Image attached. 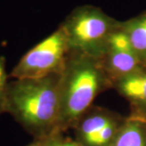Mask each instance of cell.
I'll return each instance as SVG.
<instances>
[{
  "label": "cell",
  "instance_id": "1",
  "mask_svg": "<svg viewBox=\"0 0 146 146\" xmlns=\"http://www.w3.org/2000/svg\"><path fill=\"white\" fill-rule=\"evenodd\" d=\"M60 75L13 79L8 83L6 113H9L34 140L58 133Z\"/></svg>",
  "mask_w": 146,
  "mask_h": 146
},
{
  "label": "cell",
  "instance_id": "2",
  "mask_svg": "<svg viewBox=\"0 0 146 146\" xmlns=\"http://www.w3.org/2000/svg\"><path fill=\"white\" fill-rule=\"evenodd\" d=\"M110 89L113 84L100 59L71 51L60 75L58 133L72 129L95 98Z\"/></svg>",
  "mask_w": 146,
  "mask_h": 146
},
{
  "label": "cell",
  "instance_id": "3",
  "mask_svg": "<svg viewBox=\"0 0 146 146\" xmlns=\"http://www.w3.org/2000/svg\"><path fill=\"white\" fill-rule=\"evenodd\" d=\"M119 23L98 7L83 5L73 9L59 27L67 36L72 52L100 59Z\"/></svg>",
  "mask_w": 146,
  "mask_h": 146
},
{
  "label": "cell",
  "instance_id": "4",
  "mask_svg": "<svg viewBox=\"0 0 146 146\" xmlns=\"http://www.w3.org/2000/svg\"><path fill=\"white\" fill-rule=\"evenodd\" d=\"M71 53L63 29H58L27 51L10 73L12 79L41 78L62 72Z\"/></svg>",
  "mask_w": 146,
  "mask_h": 146
},
{
  "label": "cell",
  "instance_id": "5",
  "mask_svg": "<svg viewBox=\"0 0 146 146\" xmlns=\"http://www.w3.org/2000/svg\"><path fill=\"white\" fill-rule=\"evenodd\" d=\"M126 119L127 116L93 105L72 127L74 139L82 146H110Z\"/></svg>",
  "mask_w": 146,
  "mask_h": 146
},
{
  "label": "cell",
  "instance_id": "6",
  "mask_svg": "<svg viewBox=\"0 0 146 146\" xmlns=\"http://www.w3.org/2000/svg\"><path fill=\"white\" fill-rule=\"evenodd\" d=\"M105 72L114 84L119 79L132 72L143 63L133 50L119 21L111 33L103 56L100 58Z\"/></svg>",
  "mask_w": 146,
  "mask_h": 146
},
{
  "label": "cell",
  "instance_id": "7",
  "mask_svg": "<svg viewBox=\"0 0 146 146\" xmlns=\"http://www.w3.org/2000/svg\"><path fill=\"white\" fill-rule=\"evenodd\" d=\"M113 89L129 103V117L146 122V63L119 79Z\"/></svg>",
  "mask_w": 146,
  "mask_h": 146
},
{
  "label": "cell",
  "instance_id": "8",
  "mask_svg": "<svg viewBox=\"0 0 146 146\" xmlns=\"http://www.w3.org/2000/svg\"><path fill=\"white\" fill-rule=\"evenodd\" d=\"M122 26L137 56L146 63V11L122 21Z\"/></svg>",
  "mask_w": 146,
  "mask_h": 146
},
{
  "label": "cell",
  "instance_id": "9",
  "mask_svg": "<svg viewBox=\"0 0 146 146\" xmlns=\"http://www.w3.org/2000/svg\"><path fill=\"white\" fill-rule=\"evenodd\" d=\"M110 146H146V122L127 116Z\"/></svg>",
  "mask_w": 146,
  "mask_h": 146
},
{
  "label": "cell",
  "instance_id": "10",
  "mask_svg": "<svg viewBox=\"0 0 146 146\" xmlns=\"http://www.w3.org/2000/svg\"><path fill=\"white\" fill-rule=\"evenodd\" d=\"M8 75L6 71V58L0 56V116L6 113V101L8 86Z\"/></svg>",
  "mask_w": 146,
  "mask_h": 146
},
{
  "label": "cell",
  "instance_id": "11",
  "mask_svg": "<svg viewBox=\"0 0 146 146\" xmlns=\"http://www.w3.org/2000/svg\"><path fill=\"white\" fill-rule=\"evenodd\" d=\"M65 133H57L46 139L47 146H82L74 138L64 135Z\"/></svg>",
  "mask_w": 146,
  "mask_h": 146
},
{
  "label": "cell",
  "instance_id": "12",
  "mask_svg": "<svg viewBox=\"0 0 146 146\" xmlns=\"http://www.w3.org/2000/svg\"><path fill=\"white\" fill-rule=\"evenodd\" d=\"M26 146H47L46 139H42V140H34L32 143Z\"/></svg>",
  "mask_w": 146,
  "mask_h": 146
}]
</instances>
